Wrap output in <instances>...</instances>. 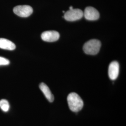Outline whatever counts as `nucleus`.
<instances>
[{
  "instance_id": "f257e3e1",
  "label": "nucleus",
  "mask_w": 126,
  "mask_h": 126,
  "mask_svg": "<svg viewBox=\"0 0 126 126\" xmlns=\"http://www.w3.org/2000/svg\"><path fill=\"white\" fill-rule=\"evenodd\" d=\"M67 102L69 108L74 112L80 111L84 106L83 100L75 93H71L68 95Z\"/></svg>"
},
{
  "instance_id": "f03ea898",
  "label": "nucleus",
  "mask_w": 126,
  "mask_h": 126,
  "mask_svg": "<svg viewBox=\"0 0 126 126\" xmlns=\"http://www.w3.org/2000/svg\"><path fill=\"white\" fill-rule=\"evenodd\" d=\"M101 42L97 39H92L86 42L83 46V50L88 55H94L99 52Z\"/></svg>"
},
{
  "instance_id": "7ed1b4c3",
  "label": "nucleus",
  "mask_w": 126,
  "mask_h": 126,
  "mask_svg": "<svg viewBox=\"0 0 126 126\" xmlns=\"http://www.w3.org/2000/svg\"><path fill=\"white\" fill-rule=\"evenodd\" d=\"M83 16L84 13L81 9H72L65 12L63 17L68 21L73 22L80 19Z\"/></svg>"
},
{
  "instance_id": "20e7f679",
  "label": "nucleus",
  "mask_w": 126,
  "mask_h": 126,
  "mask_svg": "<svg viewBox=\"0 0 126 126\" xmlns=\"http://www.w3.org/2000/svg\"><path fill=\"white\" fill-rule=\"evenodd\" d=\"M33 10L29 5H18L13 9L14 13L21 17H27L33 13Z\"/></svg>"
},
{
  "instance_id": "39448f33",
  "label": "nucleus",
  "mask_w": 126,
  "mask_h": 126,
  "mask_svg": "<svg viewBox=\"0 0 126 126\" xmlns=\"http://www.w3.org/2000/svg\"><path fill=\"white\" fill-rule=\"evenodd\" d=\"M84 16L87 20L95 21L99 18V14L98 11L94 7H87L85 9Z\"/></svg>"
},
{
  "instance_id": "423d86ee",
  "label": "nucleus",
  "mask_w": 126,
  "mask_h": 126,
  "mask_svg": "<svg viewBox=\"0 0 126 126\" xmlns=\"http://www.w3.org/2000/svg\"><path fill=\"white\" fill-rule=\"evenodd\" d=\"M60 35L58 32L50 31L44 32L41 35L42 39L45 42H53L58 40Z\"/></svg>"
},
{
  "instance_id": "0eeeda50",
  "label": "nucleus",
  "mask_w": 126,
  "mask_h": 126,
  "mask_svg": "<svg viewBox=\"0 0 126 126\" xmlns=\"http://www.w3.org/2000/svg\"><path fill=\"white\" fill-rule=\"evenodd\" d=\"M119 64L117 61H113L110 63L108 68V76L109 78L114 80L116 79L119 73Z\"/></svg>"
},
{
  "instance_id": "6e6552de",
  "label": "nucleus",
  "mask_w": 126,
  "mask_h": 126,
  "mask_svg": "<svg viewBox=\"0 0 126 126\" xmlns=\"http://www.w3.org/2000/svg\"><path fill=\"white\" fill-rule=\"evenodd\" d=\"M39 88L48 101L52 102L54 100V95L52 94L49 87L44 83H41L39 85Z\"/></svg>"
},
{
  "instance_id": "1a4fd4ad",
  "label": "nucleus",
  "mask_w": 126,
  "mask_h": 126,
  "mask_svg": "<svg viewBox=\"0 0 126 126\" xmlns=\"http://www.w3.org/2000/svg\"><path fill=\"white\" fill-rule=\"evenodd\" d=\"M16 45L12 42L5 38H0V48L4 50H13L16 49Z\"/></svg>"
},
{
  "instance_id": "9d476101",
  "label": "nucleus",
  "mask_w": 126,
  "mask_h": 126,
  "mask_svg": "<svg viewBox=\"0 0 126 126\" xmlns=\"http://www.w3.org/2000/svg\"><path fill=\"white\" fill-rule=\"evenodd\" d=\"M9 103L6 99H2L0 100V108L5 112H7L9 110Z\"/></svg>"
},
{
  "instance_id": "9b49d317",
  "label": "nucleus",
  "mask_w": 126,
  "mask_h": 126,
  "mask_svg": "<svg viewBox=\"0 0 126 126\" xmlns=\"http://www.w3.org/2000/svg\"><path fill=\"white\" fill-rule=\"evenodd\" d=\"M9 60L8 59L0 57V65H7L9 64Z\"/></svg>"
},
{
  "instance_id": "f8f14e48",
  "label": "nucleus",
  "mask_w": 126,
  "mask_h": 126,
  "mask_svg": "<svg viewBox=\"0 0 126 126\" xmlns=\"http://www.w3.org/2000/svg\"><path fill=\"white\" fill-rule=\"evenodd\" d=\"M73 9L72 6H71V7H70V8H69V9Z\"/></svg>"
}]
</instances>
